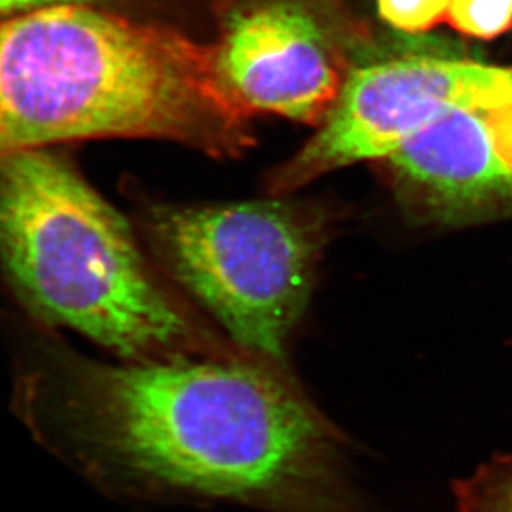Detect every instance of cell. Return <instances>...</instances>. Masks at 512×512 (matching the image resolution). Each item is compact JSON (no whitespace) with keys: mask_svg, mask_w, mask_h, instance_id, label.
<instances>
[{"mask_svg":"<svg viewBox=\"0 0 512 512\" xmlns=\"http://www.w3.org/2000/svg\"><path fill=\"white\" fill-rule=\"evenodd\" d=\"M446 20L466 37L498 39L512 30V0H451Z\"/></svg>","mask_w":512,"mask_h":512,"instance_id":"9","label":"cell"},{"mask_svg":"<svg viewBox=\"0 0 512 512\" xmlns=\"http://www.w3.org/2000/svg\"><path fill=\"white\" fill-rule=\"evenodd\" d=\"M512 69L434 55L373 57L346 80L315 135L271 173L285 195L355 163L388 160L454 107L511 102Z\"/></svg>","mask_w":512,"mask_h":512,"instance_id":"6","label":"cell"},{"mask_svg":"<svg viewBox=\"0 0 512 512\" xmlns=\"http://www.w3.org/2000/svg\"><path fill=\"white\" fill-rule=\"evenodd\" d=\"M92 138H160L215 157L253 143L250 119L218 89L210 44L102 5L2 20L0 160Z\"/></svg>","mask_w":512,"mask_h":512,"instance_id":"2","label":"cell"},{"mask_svg":"<svg viewBox=\"0 0 512 512\" xmlns=\"http://www.w3.org/2000/svg\"><path fill=\"white\" fill-rule=\"evenodd\" d=\"M381 19L406 34H423L448 17L451 0H376Z\"/></svg>","mask_w":512,"mask_h":512,"instance_id":"10","label":"cell"},{"mask_svg":"<svg viewBox=\"0 0 512 512\" xmlns=\"http://www.w3.org/2000/svg\"><path fill=\"white\" fill-rule=\"evenodd\" d=\"M0 261L30 310L128 363L177 358L195 340L122 215L49 148L0 160Z\"/></svg>","mask_w":512,"mask_h":512,"instance_id":"3","label":"cell"},{"mask_svg":"<svg viewBox=\"0 0 512 512\" xmlns=\"http://www.w3.org/2000/svg\"><path fill=\"white\" fill-rule=\"evenodd\" d=\"M148 235L168 270L238 345L281 360L310 296L321 230L283 202L157 208Z\"/></svg>","mask_w":512,"mask_h":512,"instance_id":"4","label":"cell"},{"mask_svg":"<svg viewBox=\"0 0 512 512\" xmlns=\"http://www.w3.org/2000/svg\"><path fill=\"white\" fill-rule=\"evenodd\" d=\"M124 0H0V22L30 10L44 9L60 4H92L117 9Z\"/></svg>","mask_w":512,"mask_h":512,"instance_id":"11","label":"cell"},{"mask_svg":"<svg viewBox=\"0 0 512 512\" xmlns=\"http://www.w3.org/2000/svg\"><path fill=\"white\" fill-rule=\"evenodd\" d=\"M454 498L459 512H512V456L493 459L454 483Z\"/></svg>","mask_w":512,"mask_h":512,"instance_id":"8","label":"cell"},{"mask_svg":"<svg viewBox=\"0 0 512 512\" xmlns=\"http://www.w3.org/2000/svg\"><path fill=\"white\" fill-rule=\"evenodd\" d=\"M213 72L243 117L320 125L363 57L365 29L333 0H220Z\"/></svg>","mask_w":512,"mask_h":512,"instance_id":"5","label":"cell"},{"mask_svg":"<svg viewBox=\"0 0 512 512\" xmlns=\"http://www.w3.org/2000/svg\"><path fill=\"white\" fill-rule=\"evenodd\" d=\"M15 403L39 443L110 496L363 512L341 434L265 365L50 351Z\"/></svg>","mask_w":512,"mask_h":512,"instance_id":"1","label":"cell"},{"mask_svg":"<svg viewBox=\"0 0 512 512\" xmlns=\"http://www.w3.org/2000/svg\"><path fill=\"white\" fill-rule=\"evenodd\" d=\"M384 162L408 197L443 217L512 203V100L454 107Z\"/></svg>","mask_w":512,"mask_h":512,"instance_id":"7","label":"cell"}]
</instances>
